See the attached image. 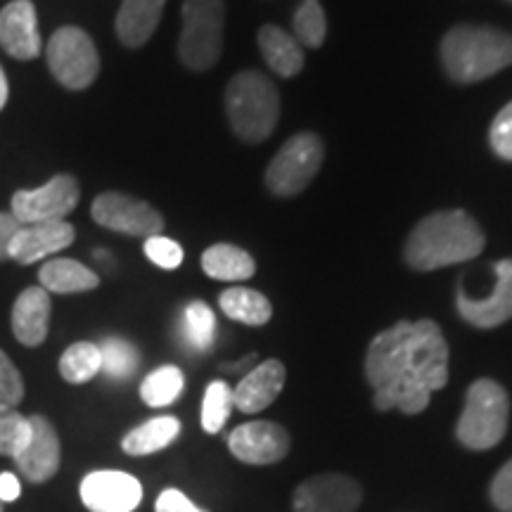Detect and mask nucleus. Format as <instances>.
<instances>
[{"label": "nucleus", "instance_id": "nucleus-35", "mask_svg": "<svg viewBox=\"0 0 512 512\" xmlns=\"http://www.w3.org/2000/svg\"><path fill=\"white\" fill-rule=\"evenodd\" d=\"M491 150L505 162H512V100L496 114L489 128Z\"/></svg>", "mask_w": 512, "mask_h": 512}, {"label": "nucleus", "instance_id": "nucleus-20", "mask_svg": "<svg viewBox=\"0 0 512 512\" xmlns=\"http://www.w3.org/2000/svg\"><path fill=\"white\" fill-rule=\"evenodd\" d=\"M166 0H121L117 12V36L126 48H140L159 27Z\"/></svg>", "mask_w": 512, "mask_h": 512}, {"label": "nucleus", "instance_id": "nucleus-26", "mask_svg": "<svg viewBox=\"0 0 512 512\" xmlns=\"http://www.w3.org/2000/svg\"><path fill=\"white\" fill-rule=\"evenodd\" d=\"M185 387L183 370L176 366H162L152 370L140 384V396L150 408H164L178 401Z\"/></svg>", "mask_w": 512, "mask_h": 512}, {"label": "nucleus", "instance_id": "nucleus-10", "mask_svg": "<svg viewBox=\"0 0 512 512\" xmlns=\"http://www.w3.org/2000/svg\"><path fill=\"white\" fill-rule=\"evenodd\" d=\"M81 197L79 181L69 174H57L36 190H19L12 195L10 214L19 226L43 221H64L76 209Z\"/></svg>", "mask_w": 512, "mask_h": 512}, {"label": "nucleus", "instance_id": "nucleus-8", "mask_svg": "<svg viewBox=\"0 0 512 512\" xmlns=\"http://www.w3.org/2000/svg\"><path fill=\"white\" fill-rule=\"evenodd\" d=\"M50 74L67 91H86L100 74V55L93 38L79 27H62L46 46Z\"/></svg>", "mask_w": 512, "mask_h": 512}, {"label": "nucleus", "instance_id": "nucleus-28", "mask_svg": "<svg viewBox=\"0 0 512 512\" xmlns=\"http://www.w3.org/2000/svg\"><path fill=\"white\" fill-rule=\"evenodd\" d=\"M294 38L299 46L306 48H320L328 36V19H325V10L320 0H302L292 19Z\"/></svg>", "mask_w": 512, "mask_h": 512}, {"label": "nucleus", "instance_id": "nucleus-42", "mask_svg": "<svg viewBox=\"0 0 512 512\" xmlns=\"http://www.w3.org/2000/svg\"><path fill=\"white\" fill-rule=\"evenodd\" d=\"M508 3H512V0H508Z\"/></svg>", "mask_w": 512, "mask_h": 512}, {"label": "nucleus", "instance_id": "nucleus-24", "mask_svg": "<svg viewBox=\"0 0 512 512\" xmlns=\"http://www.w3.org/2000/svg\"><path fill=\"white\" fill-rule=\"evenodd\" d=\"M178 434H181V420L174 415H159L128 432L121 441V448L128 456H150L174 444Z\"/></svg>", "mask_w": 512, "mask_h": 512}, {"label": "nucleus", "instance_id": "nucleus-2", "mask_svg": "<svg viewBox=\"0 0 512 512\" xmlns=\"http://www.w3.org/2000/svg\"><path fill=\"white\" fill-rule=\"evenodd\" d=\"M484 245V230L467 211H434L411 230L403 245V261L413 271L427 273L477 259L484 252Z\"/></svg>", "mask_w": 512, "mask_h": 512}, {"label": "nucleus", "instance_id": "nucleus-38", "mask_svg": "<svg viewBox=\"0 0 512 512\" xmlns=\"http://www.w3.org/2000/svg\"><path fill=\"white\" fill-rule=\"evenodd\" d=\"M19 230V221L15 216L5 214V211H0V261L10 259V242L15 238V233Z\"/></svg>", "mask_w": 512, "mask_h": 512}, {"label": "nucleus", "instance_id": "nucleus-19", "mask_svg": "<svg viewBox=\"0 0 512 512\" xmlns=\"http://www.w3.org/2000/svg\"><path fill=\"white\" fill-rule=\"evenodd\" d=\"M50 292L43 287H27L12 306V332L24 347H41L50 328Z\"/></svg>", "mask_w": 512, "mask_h": 512}, {"label": "nucleus", "instance_id": "nucleus-7", "mask_svg": "<svg viewBox=\"0 0 512 512\" xmlns=\"http://www.w3.org/2000/svg\"><path fill=\"white\" fill-rule=\"evenodd\" d=\"M325 159V145L311 131L297 133L268 164L264 183L278 197H294L311 185Z\"/></svg>", "mask_w": 512, "mask_h": 512}, {"label": "nucleus", "instance_id": "nucleus-4", "mask_svg": "<svg viewBox=\"0 0 512 512\" xmlns=\"http://www.w3.org/2000/svg\"><path fill=\"white\" fill-rule=\"evenodd\" d=\"M226 117L233 133L249 145L271 138L280 119V93L266 74L247 69L226 86Z\"/></svg>", "mask_w": 512, "mask_h": 512}, {"label": "nucleus", "instance_id": "nucleus-27", "mask_svg": "<svg viewBox=\"0 0 512 512\" xmlns=\"http://www.w3.org/2000/svg\"><path fill=\"white\" fill-rule=\"evenodd\" d=\"M102 370L100 347L93 342H76L60 358V373L69 384L91 382Z\"/></svg>", "mask_w": 512, "mask_h": 512}, {"label": "nucleus", "instance_id": "nucleus-22", "mask_svg": "<svg viewBox=\"0 0 512 512\" xmlns=\"http://www.w3.org/2000/svg\"><path fill=\"white\" fill-rule=\"evenodd\" d=\"M41 287L46 292L55 294H79V292H91L100 285L98 273H93L91 268L83 266L76 259H53L48 264L41 266Z\"/></svg>", "mask_w": 512, "mask_h": 512}, {"label": "nucleus", "instance_id": "nucleus-21", "mask_svg": "<svg viewBox=\"0 0 512 512\" xmlns=\"http://www.w3.org/2000/svg\"><path fill=\"white\" fill-rule=\"evenodd\" d=\"M259 48L264 62L283 79H292L304 69V48L290 31L264 24L259 31Z\"/></svg>", "mask_w": 512, "mask_h": 512}, {"label": "nucleus", "instance_id": "nucleus-34", "mask_svg": "<svg viewBox=\"0 0 512 512\" xmlns=\"http://www.w3.org/2000/svg\"><path fill=\"white\" fill-rule=\"evenodd\" d=\"M24 399L22 373L15 368L5 351H0V406L17 408Z\"/></svg>", "mask_w": 512, "mask_h": 512}, {"label": "nucleus", "instance_id": "nucleus-23", "mask_svg": "<svg viewBox=\"0 0 512 512\" xmlns=\"http://www.w3.org/2000/svg\"><path fill=\"white\" fill-rule=\"evenodd\" d=\"M202 271L214 280L240 283V280L252 278L256 273V261L242 247L219 242V245H211L202 254Z\"/></svg>", "mask_w": 512, "mask_h": 512}, {"label": "nucleus", "instance_id": "nucleus-18", "mask_svg": "<svg viewBox=\"0 0 512 512\" xmlns=\"http://www.w3.org/2000/svg\"><path fill=\"white\" fill-rule=\"evenodd\" d=\"M287 370L278 358H268L242 377L233 389V403L242 413H261L278 399L285 387Z\"/></svg>", "mask_w": 512, "mask_h": 512}, {"label": "nucleus", "instance_id": "nucleus-25", "mask_svg": "<svg viewBox=\"0 0 512 512\" xmlns=\"http://www.w3.org/2000/svg\"><path fill=\"white\" fill-rule=\"evenodd\" d=\"M221 311L230 320H238L245 325H266L273 316V306L261 292L249 290V287H230L219 297Z\"/></svg>", "mask_w": 512, "mask_h": 512}, {"label": "nucleus", "instance_id": "nucleus-16", "mask_svg": "<svg viewBox=\"0 0 512 512\" xmlns=\"http://www.w3.org/2000/svg\"><path fill=\"white\" fill-rule=\"evenodd\" d=\"M74 240L76 230L67 221L27 223V226H19L10 242V259L22 266L36 264L38 259H46V256L67 249Z\"/></svg>", "mask_w": 512, "mask_h": 512}, {"label": "nucleus", "instance_id": "nucleus-11", "mask_svg": "<svg viewBox=\"0 0 512 512\" xmlns=\"http://www.w3.org/2000/svg\"><path fill=\"white\" fill-rule=\"evenodd\" d=\"M491 268H494L496 283L486 297H472L463 285H458L456 294L460 318L482 330L498 328L512 318V259L496 261Z\"/></svg>", "mask_w": 512, "mask_h": 512}, {"label": "nucleus", "instance_id": "nucleus-1", "mask_svg": "<svg viewBox=\"0 0 512 512\" xmlns=\"http://www.w3.org/2000/svg\"><path fill=\"white\" fill-rule=\"evenodd\" d=\"M366 380L377 411L418 415L448 382V344L434 320H399L370 342Z\"/></svg>", "mask_w": 512, "mask_h": 512}, {"label": "nucleus", "instance_id": "nucleus-32", "mask_svg": "<svg viewBox=\"0 0 512 512\" xmlns=\"http://www.w3.org/2000/svg\"><path fill=\"white\" fill-rule=\"evenodd\" d=\"M31 422L27 415H22L17 408L0 406V456H12L22 453V448L29 444Z\"/></svg>", "mask_w": 512, "mask_h": 512}, {"label": "nucleus", "instance_id": "nucleus-15", "mask_svg": "<svg viewBox=\"0 0 512 512\" xmlns=\"http://www.w3.org/2000/svg\"><path fill=\"white\" fill-rule=\"evenodd\" d=\"M29 422V444L22 448V453H17L15 465L24 479L43 484L50 477H55L57 467H60V437H57L53 422L43 418V415H29Z\"/></svg>", "mask_w": 512, "mask_h": 512}, {"label": "nucleus", "instance_id": "nucleus-9", "mask_svg": "<svg viewBox=\"0 0 512 512\" xmlns=\"http://www.w3.org/2000/svg\"><path fill=\"white\" fill-rule=\"evenodd\" d=\"M91 216L98 226L131 238H152L162 235L164 216L138 197L126 192H102L91 204Z\"/></svg>", "mask_w": 512, "mask_h": 512}, {"label": "nucleus", "instance_id": "nucleus-17", "mask_svg": "<svg viewBox=\"0 0 512 512\" xmlns=\"http://www.w3.org/2000/svg\"><path fill=\"white\" fill-rule=\"evenodd\" d=\"M0 46L15 60H34L41 55V31L31 0H12L0 10Z\"/></svg>", "mask_w": 512, "mask_h": 512}, {"label": "nucleus", "instance_id": "nucleus-39", "mask_svg": "<svg viewBox=\"0 0 512 512\" xmlns=\"http://www.w3.org/2000/svg\"><path fill=\"white\" fill-rule=\"evenodd\" d=\"M19 496H22V484H19V479L12 475V472H3V475H0V501L10 503L17 501Z\"/></svg>", "mask_w": 512, "mask_h": 512}, {"label": "nucleus", "instance_id": "nucleus-13", "mask_svg": "<svg viewBox=\"0 0 512 512\" xmlns=\"http://www.w3.org/2000/svg\"><path fill=\"white\" fill-rule=\"evenodd\" d=\"M290 434L278 422L252 420L228 434V448L247 465H273L290 453Z\"/></svg>", "mask_w": 512, "mask_h": 512}, {"label": "nucleus", "instance_id": "nucleus-6", "mask_svg": "<svg viewBox=\"0 0 512 512\" xmlns=\"http://www.w3.org/2000/svg\"><path fill=\"white\" fill-rule=\"evenodd\" d=\"M183 31L178 38V57L190 72H207L223 53V0H183Z\"/></svg>", "mask_w": 512, "mask_h": 512}, {"label": "nucleus", "instance_id": "nucleus-31", "mask_svg": "<svg viewBox=\"0 0 512 512\" xmlns=\"http://www.w3.org/2000/svg\"><path fill=\"white\" fill-rule=\"evenodd\" d=\"M183 332L188 344L195 351H209L216 337V316L204 302H192L185 306Z\"/></svg>", "mask_w": 512, "mask_h": 512}, {"label": "nucleus", "instance_id": "nucleus-37", "mask_svg": "<svg viewBox=\"0 0 512 512\" xmlns=\"http://www.w3.org/2000/svg\"><path fill=\"white\" fill-rule=\"evenodd\" d=\"M155 510L157 512H207V510L197 508V505L178 489H164L157 498Z\"/></svg>", "mask_w": 512, "mask_h": 512}, {"label": "nucleus", "instance_id": "nucleus-14", "mask_svg": "<svg viewBox=\"0 0 512 512\" xmlns=\"http://www.w3.org/2000/svg\"><path fill=\"white\" fill-rule=\"evenodd\" d=\"M81 501L91 512H133L143 501V486L121 470H98L83 477Z\"/></svg>", "mask_w": 512, "mask_h": 512}, {"label": "nucleus", "instance_id": "nucleus-29", "mask_svg": "<svg viewBox=\"0 0 512 512\" xmlns=\"http://www.w3.org/2000/svg\"><path fill=\"white\" fill-rule=\"evenodd\" d=\"M235 408L233 389L228 382L214 380L204 392L202 401V430L207 434H219L230 418V411Z\"/></svg>", "mask_w": 512, "mask_h": 512}, {"label": "nucleus", "instance_id": "nucleus-12", "mask_svg": "<svg viewBox=\"0 0 512 512\" xmlns=\"http://www.w3.org/2000/svg\"><path fill=\"white\" fill-rule=\"evenodd\" d=\"M363 491L356 479L347 475H316L306 479L294 491V512H356Z\"/></svg>", "mask_w": 512, "mask_h": 512}, {"label": "nucleus", "instance_id": "nucleus-33", "mask_svg": "<svg viewBox=\"0 0 512 512\" xmlns=\"http://www.w3.org/2000/svg\"><path fill=\"white\" fill-rule=\"evenodd\" d=\"M145 256L152 264L164 268V271H174L183 264V247L176 240L164 238V235H152L145 240Z\"/></svg>", "mask_w": 512, "mask_h": 512}, {"label": "nucleus", "instance_id": "nucleus-41", "mask_svg": "<svg viewBox=\"0 0 512 512\" xmlns=\"http://www.w3.org/2000/svg\"><path fill=\"white\" fill-rule=\"evenodd\" d=\"M0 512H3V501H0Z\"/></svg>", "mask_w": 512, "mask_h": 512}, {"label": "nucleus", "instance_id": "nucleus-5", "mask_svg": "<svg viewBox=\"0 0 512 512\" xmlns=\"http://www.w3.org/2000/svg\"><path fill=\"white\" fill-rule=\"evenodd\" d=\"M510 399L496 380L482 377L472 382L465 396V408L456 425V437L470 451H489L501 444L508 430Z\"/></svg>", "mask_w": 512, "mask_h": 512}, {"label": "nucleus", "instance_id": "nucleus-36", "mask_svg": "<svg viewBox=\"0 0 512 512\" xmlns=\"http://www.w3.org/2000/svg\"><path fill=\"white\" fill-rule=\"evenodd\" d=\"M491 503L501 512H512V460H508L501 470L496 472L491 482Z\"/></svg>", "mask_w": 512, "mask_h": 512}, {"label": "nucleus", "instance_id": "nucleus-3", "mask_svg": "<svg viewBox=\"0 0 512 512\" xmlns=\"http://www.w3.org/2000/svg\"><path fill=\"white\" fill-rule=\"evenodd\" d=\"M439 57L448 79L460 86H470L510 67L512 36L486 24H456L441 38Z\"/></svg>", "mask_w": 512, "mask_h": 512}, {"label": "nucleus", "instance_id": "nucleus-30", "mask_svg": "<svg viewBox=\"0 0 512 512\" xmlns=\"http://www.w3.org/2000/svg\"><path fill=\"white\" fill-rule=\"evenodd\" d=\"M100 347V356H102V370L100 373L114 377V380H126L136 373L138 363H140V354L138 349L133 347L131 342L121 337H110L105 342L98 344Z\"/></svg>", "mask_w": 512, "mask_h": 512}, {"label": "nucleus", "instance_id": "nucleus-40", "mask_svg": "<svg viewBox=\"0 0 512 512\" xmlns=\"http://www.w3.org/2000/svg\"><path fill=\"white\" fill-rule=\"evenodd\" d=\"M8 95H10V88H8V76H5L3 67H0V110H3L5 102H8Z\"/></svg>", "mask_w": 512, "mask_h": 512}]
</instances>
